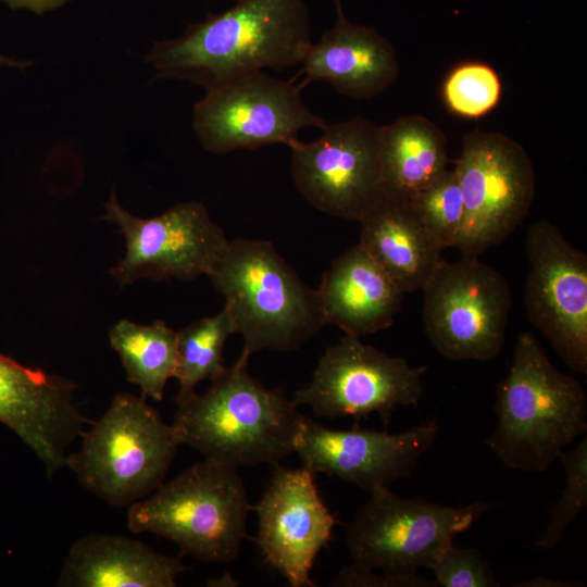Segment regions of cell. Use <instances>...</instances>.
Returning a JSON list of instances; mask_svg holds the SVG:
<instances>
[{
  "instance_id": "14",
  "label": "cell",
  "mask_w": 587,
  "mask_h": 587,
  "mask_svg": "<svg viewBox=\"0 0 587 587\" xmlns=\"http://www.w3.org/2000/svg\"><path fill=\"white\" fill-rule=\"evenodd\" d=\"M524 304L529 322L561 360L587 373V255L548 220L527 230Z\"/></svg>"
},
{
  "instance_id": "2",
  "label": "cell",
  "mask_w": 587,
  "mask_h": 587,
  "mask_svg": "<svg viewBox=\"0 0 587 587\" xmlns=\"http://www.w3.org/2000/svg\"><path fill=\"white\" fill-rule=\"evenodd\" d=\"M248 361L241 353L207 391L176 402L173 421L180 445L237 470L276 466L295 453L307 417L280 389L267 388L253 377Z\"/></svg>"
},
{
  "instance_id": "17",
  "label": "cell",
  "mask_w": 587,
  "mask_h": 587,
  "mask_svg": "<svg viewBox=\"0 0 587 587\" xmlns=\"http://www.w3.org/2000/svg\"><path fill=\"white\" fill-rule=\"evenodd\" d=\"M77 385L0 353V423L42 462L48 477L65 466L67 448L91 421L77 410Z\"/></svg>"
},
{
  "instance_id": "23",
  "label": "cell",
  "mask_w": 587,
  "mask_h": 587,
  "mask_svg": "<svg viewBox=\"0 0 587 587\" xmlns=\"http://www.w3.org/2000/svg\"><path fill=\"white\" fill-rule=\"evenodd\" d=\"M109 341L127 380L140 388L142 397L162 401L166 383L177 369V332L160 320L141 325L124 319L110 328Z\"/></svg>"
},
{
  "instance_id": "19",
  "label": "cell",
  "mask_w": 587,
  "mask_h": 587,
  "mask_svg": "<svg viewBox=\"0 0 587 587\" xmlns=\"http://www.w3.org/2000/svg\"><path fill=\"white\" fill-rule=\"evenodd\" d=\"M316 291L325 324L358 337L390 326L405 295L359 243L333 261Z\"/></svg>"
},
{
  "instance_id": "30",
  "label": "cell",
  "mask_w": 587,
  "mask_h": 587,
  "mask_svg": "<svg viewBox=\"0 0 587 587\" xmlns=\"http://www.w3.org/2000/svg\"><path fill=\"white\" fill-rule=\"evenodd\" d=\"M12 10H25L35 14H43L57 10L73 0H0Z\"/></svg>"
},
{
  "instance_id": "3",
  "label": "cell",
  "mask_w": 587,
  "mask_h": 587,
  "mask_svg": "<svg viewBox=\"0 0 587 587\" xmlns=\"http://www.w3.org/2000/svg\"><path fill=\"white\" fill-rule=\"evenodd\" d=\"M498 423L485 445L509 469L544 472L587 430L580 382L560 372L530 332L517 336L507 376L496 389Z\"/></svg>"
},
{
  "instance_id": "16",
  "label": "cell",
  "mask_w": 587,
  "mask_h": 587,
  "mask_svg": "<svg viewBox=\"0 0 587 587\" xmlns=\"http://www.w3.org/2000/svg\"><path fill=\"white\" fill-rule=\"evenodd\" d=\"M439 432L436 419L402 432L360 428L332 429L305 417L295 453L302 466L369 492L409 477Z\"/></svg>"
},
{
  "instance_id": "1",
  "label": "cell",
  "mask_w": 587,
  "mask_h": 587,
  "mask_svg": "<svg viewBox=\"0 0 587 587\" xmlns=\"http://www.w3.org/2000/svg\"><path fill=\"white\" fill-rule=\"evenodd\" d=\"M312 45L302 0H236L175 38L155 41L145 62L164 79L187 80L205 90L239 76L300 65Z\"/></svg>"
},
{
  "instance_id": "33",
  "label": "cell",
  "mask_w": 587,
  "mask_h": 587,
  "mask_svg": "<svg viewBox=\"0 0 587 587\" xmlns=\"http://www.w3.org/2000/svg\"><path fill=\"white\" fill-rule=\"evenodd\" d=\"M333 2H334L335 5H336L337 12H341L342 9H341V2H340V0H333Z\"/></svg>"
},
{
  "instance_id": "7",
  "label": "cell",
  "mask_w": 587,
  "mask_h": 587,
  "mask_svg": "<svg viewBox=\"0 0 587 587\" xmlns=\"http://www.w3.org/2000/svg\"><path fill=\"white\" fill-rule=\"evenodd\" d=\"M489 508L484 501L449 507L374 488L346 534L351 564L394 576L432 570L453 539Z\"/></svg>"
},
{
  "instance_id": "18",
  "label": "cell",
  "mask_w": 587,
  "mask_h": 587,
  "mask_svg": "<svg viewBox=\"0 0 587 587\" xmlns=\"http://www.w3.org/2000/svg\"><path fill=\"white\" fill-rule=\"evenodd\" d=\"M302 63L307 82H325L357 100L371 99L398 78L399 61L391 42L375 28L349 22L342 12Z\"/></svg>"
},
{
  "instance_id": "29",
  "label": "cell",
  "mask_w": 587,
  "mask_h": 587,
  "mask_svg": "<svg viewBox=\"0 0 587 587\" xmlns=\"http://www.w3.org/2000/svg\"><path fill=\"white\" fill-rule=\"evenodd\" d=\"M330 586L336 587H435L438 586L435 579L426 578L417 574L407 576H394L387 574H375L374 571L357 565L344 567Z\"/></svg>"
},
{
  "instance_id": "22",
  "label": "cell",
  "mask_w": 587,
  "mask_h": 587,
  "mask_svg": "<svg viewBox=\"0 0 587 587\" xmlns=\"http://www.w3.org/2000/svg\"><path fill=\"white\" fill-rule=\"evenodd\" d=\"M447 137L428 118L404 115L380 133V174L384 196L409 202L448 168Z\"/></svg>"
},
{
  "instance_id": "20",
  "label": "cell",
  "mask_w": 587,
  "mask_h": 587,
  "mask_svg": "<svg viewBox=\"0 0 587 587\" xmlns=\"http://www.w3.org/2000/svg\"><path fill=\"white\" fill-rule=\"evenodd\" d=\"M185 565L179 557L157 552L122 535L90 534L71 547L60 587H175Z\"/></svg>"
},
{
  "instance_id": "10",
  "label": "cell",
  "mask_w": 587,
  "mask_h": 587,
  "mask_svg": "<svg viewBox=\"0 0 587 587\" xmlns=\"http://www.w3.org/2000/svg\"><path fill=\"white\" fill-rule=\"evenodd\" d=\"M326 122L303 102L300 88L263 71L207 90L192 110V128L204 150L227 153L283 143Z\"/></svg>"
},
{
  "instance_id": "24",
  "label": "cell",
  "mask_w": 587,
  "mask_h": 587,
  "mask_svg": "<svg viewBox=\"0 0 587 587\" xmlns=\"http://www.w3.org/2000/svg\"><path fill=\"white\" fill-rule=\"evenodd\" d=\"M233 334H236V325L226 305L215 315L200 319L177 332L178 363L174 377L178 382V391L175 402L196 392L202 380H213L225 371L223 352Z\"/></svg>"
},
{
  "instance_id": "21",
  "label": "cell",
  "mask_w": 587,
  "mask_h": 587,
  "mask_svg": "<svg viewBox=\"0 0 587 587\" xmlns=\"http://www.w3.org/2000/svg\"><path fill=\"white\" fill-rule=\"evenodd\" d=\"M359 245L405 292L423 289L444 250L409 202L384 197L360 221Z\"/></svg>"
},
{
  "instance_id": "6",
  "label": "cell",
  "mask_w": 587,
  "mask_h": 587,
  "mask_svg": "<svg viewBox=\"0 0 587 587\" xmlns=\"http://www.w3.org/2000/svg\"><path fill=\"white\" fill-rule=\"evenodd\" d=\"M82 438L65 466L87 490L117 508L158 489L180 445L173 424L165 423L145 397L127 392L116 394Z\"/></svg>"
},
{
  "instance_id": "12",
  "label": "cell",
  "mask_w": 587,
  "mask_h": 587,
  "mask_svg": "<svg viewBox=\"0 0 587 587\" xmlns=\"http://www.w3.org/2000/svg\"><path fill=\"white\" fill-rule=\"evenodd\" d=\"M316 139L290 147L291 175L304 199L323 213L360 221L384 196L382 126L364 116L326 124Z\"/></svg>"
},
{
  "instance_id": "13",
  "label": "cell",
  "mask_w": 587,
  "mask_h": 587,
  "mask_svg": "<svg viewBox=\"0 0 587 587\" xmlns=\"http://www.w3.org/2000/svg\"><path fill=\"white\" fill-rule=\"evenodd\" d=\"M102 218L115 224L125 238V254L109 271L121 286L140 278L191 280L209 276L228 241L198 201L177 203L147 218L124 209L113 189Z\"/></svg>"
},
{
  "instance_id": "32",
  "label": "cell",
  "mask_w": 587,
  "mask_h": 587,
  "mask_svg": "<svg viewBox=\"0 0 587 587\" xmlns=\"http://www.w3.org/2000/svg\"><path fill=\"white\" fill-rule=\"evenodd\" d=\"M34 64L30 60L17 59L0 53V67H11L24 71Z\"/></svg>"
},
{
  "instance_id": "27",
  "label": "cell",
  "mask_w": 587,
  "mask_h": 587,
  "mask_svg": "<svg viewBox=\"0 0 587 587\" xmlns=\"http://www.w3.org/2000/svg\"><path fill=\"white\" fill-rule=\"evenodd\" d=\"M565 476V488L559 501L550 509V520L542 535L533 544L551 549L563 537L573 520L587 505V437L570 452L560 457Z\"/></svg>"
},
{
  "instance_id": "26",
  "label": "cell",
  "mask_w": 587,
  "mask_h": 587,
  "mask_svg": "<svg viewBox=\"0 0 587 587\" xmlns=\"http://www.w3.org/2000/svg\"><path fill=\"white\" fill-rule=\"evenodd\" d=\"M414 213L442 248L457 246L463 222V201L454 170H447L410 201Z\"/></svg>"
},
{
  "instance_id": "28",
  "label": "cell",
  "mask_w": 587,
  "mask_h": 587,
  "mask_svg": "<svg viewBox=\"0 0 587 587\" xmlns=\"http://www.w3.org/2000/svg\"><path fill=\"white\" fill-rule=\"evenodd\" d=\"M444 587H499L489 563L473 548L450 545L432 567Z\"/></svg>"
},
{
  "instance_id": "15",
  "label": "cell",
  "mask_w": 587,
  "mask_h": 587,
  "mask_svg": "<svg viewBox=\"0 0 587 587\" xmlns=\"http://www.w3.org/2000/svg\"><path fill=\"white\" fill-rule=\"evenodd\" d=\"M255 541L264 562L291 587H313L311 572L328 546L336 517L322 499L314 473L279 464L260 500Z\"/></svg>"
},
{
  "instance_id": "25",
  "label": "cell",
  "mask_w": 587,
  "mask_h": 587,
  "mask_svg": "<svg viewBox=\"0 0 587 587\" xmlns=\"http://www.w3.org/2000/svg\"><path fill=\"white\" fill-rule=\"evenodd\" d=\"M441 92L450 112L463 118H479L498 105L502 83L488 64L466 62L448 73Z\"/></svg>"
},
{
  "instance_id": "8",
  "label": "cell",
  "mask_w": 587,
  "mask_h": 587,
  "mask_svg": "<svg viewBox=\"0 0 587 587\" xmlns=\"http://www.w3.org/2000/svg\"><path fill=\"white\" fill-rule=\"evenodd\" d=\"M454 172L463 201L457 248L478 257L502 242L527 215L535 174L525 149L498 132L475 130L462 138Z\"/></svg>"
},
{
  "instance_id": "5",
  "label": "cell",
  "mask_w": 587,
  "mask_h": 587,
  "mask_svg": "<svg viewBox=\"0 0 587 587\" xmlns=\"http://www.w3.org/2000/svg\"><path fill=\"white\" fill-rule=\"evenodd\" d=\"M252 511L237 469L204 459L128 507L130 532L174 542L183 554L210 563L235 560Z\"/></svg>"
},
{
  "instance_id": "11",
  "label": "cell",
  "mask_w": 587,
  "mask_h": 587,
  "mask_svg": "<svg viewBox=\"0 0 587 587\" xmlns=\"http://www.w3.org/2000/svg\"><path fill=\"white\" fill-rule=\"evenodd\" d=\"M426 370L411 367L402 357L389 355L358 336L345 334L321 355L309 385L297 390L291 401L332 420H360L376 413L387 426L397 408L419 404Z\"/></svg>"
},
{
  "instance_id": "31",
  "label": "cell",
  "mask_w": 587,
  "mask_h": 587,
  "mask_svg": "<svg viewBox=\"0 0 587 587\" xmlns=\"http://www.w3.org/2000/svg\"><path fill=\"white\" fill-rule=\"evenodd\" d=\"M576 582H560V580H552L545 577H535L528 580L521 582L520 584H514V586H583V584L579 582L578 584H575Z\"/></svg>"
},
{
  "instance_id": "9",
  "label": "cell",
  "mask_w": 587,
  "mask_h": 587,
  "mask_svg": "<svg viewBox=\"0 0 587 587\" xmlns=\"http://www.w3.org/2000/svg\"><path fill=\"white\" fill-rule=\"evenodd\" d=\"M422 290L425 333L442 357L487 361L499 354L512 298L496 268L477 257L442 259Z\"/></svg>"
},
{
  "instance_id": "4",
  "label": "cell",
  "mask_w": 587,
  "mask_h": 587,
  "mask_svg": "<svg viewBox=\"0 0 587 587\" xmlns=\"http://www.w3.org/2000/svg\"><path fill=\"white\" fill-rule=\"evenodd\" d=\"M209 277L225 298L242 354L291 351L324 325L317 291L308 287L270 241L228 240Z\"/></svg>"
}]
</instances>
